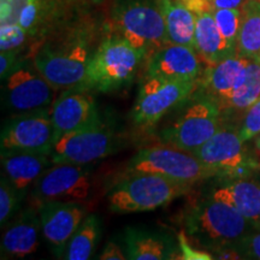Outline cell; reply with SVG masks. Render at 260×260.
<instances>
[{"label":"cell","instance_id":"6da1fadb","mask_svg":"<svg viewBox=\"0 0 260 260\" xmlns=\"http://www.w3.org/2000/svg\"><path fill=\"white\" fill-rule=\"evenodd\" d=\"M184 222L187 234L195 242L216 252L233 248L254 229L235 207L212 195L191 207Z\"/></svg>","mask_w":260,"mask_h":260},{"label":"cell","instance_id":"7a4b0ae2","mask_svg":"<svg viewBox=\"0 0 260 260\" xmlns=\"http://www.w3.org/2000/svg\"><path fill=\"white\" fill-rule=\"evenodd\" d=\"M145 58L121 35L103 40L90 57L88 69L77 88L110 93L121 89L134 80Z\"/></svg>","mask_w":260,"mask_h":260},{"label":"cell","instance_id":"3957f363","mask_svg":"<svg viewBox=\"0 0 260 260\" xmlns=\"http://www.w3.org/2000/svg\"><path fill=\"white\" fill-rule=\"evenodd\" d=\"M195 92L182 103L176 117L161 128V144L191 153L220 129V104L209 94L197 95Z\"/></svg>","mask_w":260,"mask_h":260},{"label":"cell","instance_id":"277c9868","mask_svg":"<svg viewBox=\"0 0 260 260\" xmlns=\"http://www.w3.org/2000/svg\"><path fill=\"white\" fill-rule=\"evenodd\" d=\"M112 27L144 58L169 44L167 25L159 3L152 0H116L111 11Z\"/></svg>","mask_w":260,"mask_h":260},{"label":"cell","instance_id":"5b68a950","mask_svg":"<svg viewBox=\"0 0 260 260\" xmlns=\"http://www.w3.org/2000/svg\"><path fill=\"white\" fill-rule=\"evenodd\" d=\"M190 187L154 174H130L110 189L106 199L115 213L147 212L170 204Z\"/></svg>","mask_w":260,"mask_h":260},{"label":"cell","instance_id":"8992f818","mask_svg":"<svg viewBox=\"0 0 260 260\" xmlns=\"http://www.w3.org/2000/svg\"><path fill=\"white\" fill-rule=\"evenodd\" d=\"M125 174H154L190 186L216 177V174L190 152L164 144L140 149L126 164Z\"/></svg>","mask_w":260,"mask_h":260},{"label":"cell","instance_id":"52a82bcc","mask_svg":"<svg viewBox=\"0 0 260 260\" xmlns=\"http://www.w3.org/2000/svg\"><path fill=\"white\" fill-rule=\"evenodd\" d=\"M198 88V81H178L146 76L132 109L133 122L153 126L169 111L176 109Z\"/></svg>","mask_w":260,"mask_h":260},{"label":"cell","instance_id":"ba28073f","mask_svg":"<svg viewBox=\"0 0 260 260\" xmlns=\"http://www.w3.org/2000/svg\"><path fill=\"white\" fill-rule=\"evenodd\" d=\"M117 145L115 129L100 116L90 124L60 136L54 142L51 157L54 162L86 165L109 157L116 151Z\"/></svg>","mask_w":260,"mask_h":260},{"label":"cell","instance_id":"9c48e42d","mask_svg":"<svg viewBox=\"0 0 260 260\" xmlns=\"http://www.w3.org/2000/svg\"><path fill=\"white\" fill-rule=\"evenodd\" d=\"M243 145L237 130L224 126L191 154L211 169L216 177L246 178L258 164L249 157Z\"/></svg>","mask_w":260,"mask_h":260},{"label":"cell","instance_id":"30bf717a","mask_svg":"<svg viewBox=\"0 0 260 260\" xmlns=\"http://www.w3.org/2000/svg\"><path fill=\"white\" fill-rule=\"evenodd\" d=\"M54 88L34 63L22 60L18 68L3 81L2 102L12 115L50 109Z\"/></svg>","mask_w":260,"mask_h":260},{"label":"cell","instance_id":"8fae6325","mask_svg":"<svg viewBox=\"0 0 260 260\" xmlns=\"http://www.w3.org/2000/svg\"><path fill=\"white\" fill-rule=\"evenodd\" d=\"M56 142L50 109L12 115L3 124V152H39L51 154Z\"/></svg>","mask_w":260,"mask_h":260},{"label":"cell","instance_id":"7c38bea8","mask_svg":"<svg viewBox=\"0 0 260 260\" xmlns=\"http://www.w3.org/2000/svg\"><path fill=\"white\" fill-rule=\"evenodd\" d=\"M90 190L92 168L89 164L56 162L35 182L31 188V198L37 206L47 201L84 203Z\"/></svg>","mask_w":260,"mask_h":260},{"label":"cell","instance_id":"4fadbf2b","mask_svg":"<svg viewBox=\"0 0 260 260\" xmlns=\"http://www.w3.org/2000/svg\"><path fill=\"white\" fill-rule=\"evenodd\" d=\"M92 54L86 42L77 40L63 47L44 46L32 63L56 89L73 88L83 81Z\"/></svg>","mask_w":260,"mask_h":260},{"label":"cell","instance_id":"5bb4252c","mask_svg":"<svg viewBox=\"0 0 260 260\" xmlns=\"http://www.w3.org/2000/svg\"><path fill=\"white\" fill-rule=\"evenodd\" d=\"M37 207L42 237L54 256L61 258L68 242L87 216L86 206L74 201H47Z\"/></svg>","mask_w":260,"mask_h":260},{"label":"cell","instance_id":"9a60e30c","mask_svg":"<svg viewBox=\"0 0 260 260\" xmlns=\"http://www.w3.org/2000/svg\"><path fill=\"white\" fill-rule=\"evenodd\" d=\"M56 141L60 136L90 124L100 117L89 90L77 87L61 93L50 107Z\"/></svg>","mask_w":260,"mask_h":260},{"label":"cell","instance_id":"2e32d148","mask_svg":"<svg viewBox=\"0 0 260 260\" xmlns=\"http://www.w3.org/2000/svg\"><path fill=\"white\" fill-rule=\"evenodd\" d=\"M203 74L200 57L193 47L168 44L149 57L146 76L198 81Z\"/></svg>","mask_w":260,"mask_h":260},{"label":"cell","instance_id":"e0dca14e","mask_svg":"<svg viewBox=\"0 0 260 260\" xmlns=\"http://www.w3.org/2000/svg\"><path fill=\"white\" fill-rule=\"evenodd\" d=\"M2 237V259L24 258L38 249L41 220L38 207L22 211L14 222L6 224Z\"/></svg>","mask_w":260,"mask_h":260},{"label":"cell","instance_id":"ac0fdd59","mask_svg":"<svg viewBox=\"0 0 260 260\" xmlns=\"http://www.w3.org/2000/svg\"><path fill=\"white\" fill-rule=\"evenodd\" d=\"M53 161L51 154L39 152H3L2 175L11 182L15 189L25 198L42 174Z\"/></svg>","mask_w":260,"mask_h":260},{"label":"cell","instance_id":"d6986e66","mask_svg":"<svg viewBox=\"0 0 260 260\" xmlns=\"http://www.w3.org/2000/svg\"><path fill=\"white\" fill-rule=\"evenodd\" d=\"M248 58L233 54L219 63L209 65L201 74V86L204 92L209 94L224 107L228 99L243 82L247 73Z\"/></svg>","mask_w":260,"mask_h":260},{"label":"cell","instance_id":"ffe728a7","mask_svg":"<svg viewBox=\"0 0 260 260\" xmlns=\"http://www.w3.org/2000/svg\"><path fill=\"white\" fill-rule=\"evenodd\" d=\"M123 243L126 259L130 260H167L176 253V243L171 235L146 228H126Z\"/></svg>","mask_w":260,"mask_h":260},{"label":"cell","instance_id":"44dd1931","mask_svg":"<svg viewBox=\"0 0 260 260\" xmlns=\"http://www.w3.org/2000/svg\"><path fill=\"white\" fill-rule=\"evenodd\" d=\"M193 47L200 59L209 65L219 63L226 57L237 53L235 48L224 40L214 21L212 11L197 15Z\"/></svg>","mask_w":260,"mask_h":260},{"label":"cell","instance_id":"7402d4cb","mask_svg":"<svg viewBox=\"0 0 260 260\" xmlns=\"http://www.w3.org/2000/svg\"><path fill=\"white\" fill-rule=\"evenodd\" d=\"M211 195L226 201L253 226L260 229V184L247 178H235L214 189Z\"/></svg>","mask_w":260,"mask_h":260},{"label":"cell","instance_id":"603a6c76","mask_svg":"<svg viewBox=\"0 0 260 260\" xmlns=\"http://www.w3.org/2000/svg\"><path fill=\"white\" fill-rule=\"evenodd\" d=\"M159 5L164 15L169 44L193 47L197 14L182 0H159Z\"/></svg>","mask_w":260,"mask_h":260},{"label":"cell","instance_id":"cb8c5ba5","mask_svg":"<svg viewBox=\"0 0 260 260\" xmlns=\"http://www.w3.org/2000/svg\"><path fill=\"white\" fill-rule=\"evenodd\" d=\"M102 239V220L96 214H87L68 242L61 259L87 260L95 252Z\"/></svg>","mask_w":260,"mask_h":260},{"label":"cell","instance_id":"d4e9b609","mask_svg":"<svg viewBox=\"0 0 260 260\" xmlns=\"http://www.w3.org/2000/svg\"><path fill=\"white\" fill-rule=\"evenodd\" d=\"M241 10L237 54L260 61V0H247Z\"/></svg>","mask_w":260,"mask_h":260},{"label":"cell","instance_id":"484cf974","mask_svg":"<svg viewBox=\"0 0 260 260\" xmlns=\"http://www.w3.org/2000/svg\"><path fill=\"white\" fill-rule=\"evenodd\" d=\"M260 98V61L248 59L247 73L243 82L228 99L224 107L243 111Z\"/></svg>","mask_w":260,"mask_h":260},{"label":"cell","instance_id":"4316f807","mask_svg":"<svg viewBox=\"0 0 260 260\" xmlns=\"http://www.w3.org/2000/svg\"><path fill=\"white\" fill-rule=\"evenodd\" d=\"M212 14L220 34L237 52V38L242 22L241 9H213Z\"/></svg>","mask_w":260,"mask_h":260},{"label":"cell","instance_id":"83f0119b","mask_svg":"<svg viewBox=\"0 0 260 260\" xmlns=\"http://www.w3.org/2000/svg\"><path fill=\"white\" fill-rule=\"evenodd\" d=\"M50 5L47 0H32L22 10L18 18V24L25 29L29 37H34L44 28L48 17Z\"/></svg>","mask_w":260,"mask_h":260},{"label":"cell","instance_id":"f1b7e54d","mask_svg":"<svg viewBox=\"0 0 260 260\" xmlns=\"http://www.w3.org/2000/svg\"><path fill=\"white\" fill-rule=\"evenodd\" d=\"M24 197L18 193L11 182L2 175L0 180V225L5 226L18 212Z\"/></svg>","mask_w":260,"mask_h":260},{"label":"cell","instance_id":"f546056e","mask_svg":"<svg viewBox=\"0 0 260 260\" xmlns=\"http://www.w3.org/2000/svg\"><path fill=\"white\" fill-rule=\"evenodd\" d=\"M29 37L18 23L0 24V51H18Z\"/></svg>","mask_w":260,"mask_h":260},{"label":"cell","instance_id":"4dcf8cb0","mask_svg":"<svg viewBox=\"0 0 260 260\" xmlns=\"http://www.w3.org/2000/svg\"><path fill=\"white\" fill-rule=\"evenodd\" d=\"M237 132L243 142L260 135V98L246 110L242 124Z\"/></svg>","mask_w":260,"mask_h":260},{"label":"cell","instance_id":"1f68e13d","mask_svg":"<svg viewBox=\"0 0 260 260\" xmlns=\"http://www.w3.org/2000/svg\"><path fill=\"white\" fill-rule=\"evenodd\" d=\"M233 249L236 251L240 259L260 260V229H252L233 247Z\"/></svg>","mask_w":260,"mask_h":260},{"label":"cell","instance_id":"d6a6232c","mask_svg":"<svg viewBox=\"0 0 260 260\" xmlns=\"http://www.w3.org/2000/svg\"><path fill=\"white\" fill-rule=\"evenodd\" d=\"M32 0H0V24L18 23L22 10Z\"/></svg>","mask_w":260,"mask_h":260},{"label":"cell","instance_id":"836d02e7","mask_svg":"<svg viewBox=\"0 0 260 260\" xmlns=\"http://www.w3.org/2000/svg\"><path fill=\"white\" fill-rule=\"evenodd\" d=\"M22 59H19L18 51H2L0 53V79L4 81L17 69Z\"/></svg>","mask_w":260,"mask_h":260},{"label":"cell","instance_id":"e575fe53","mask_svg":"<svg viewBox=\"0 0 260 260\" xmlns=\"http://www.w3.org/2000/svg\"><path fill=\"white\" fill-rule=\"evenodd\" d=\"M98 259L102 260H124L126 259L125 252L122 251V248L117 245L116 242L110 241L106 243L105 248L102 252V254L98 256Z\"/></svg>","mask_w":260,"mask_h":260},{"label":"cell","instance_id":"d590c367","mask_svg":"<svg viewBox=\"0 0 260 260\" xmlns=\"http://www.w3.org/2000/svg\"><path fill=\"white\" fill-rule=\"evenodd\" d=\"M247 0H212L213 9H241Z\"/></svg>","mask_w":260,"mask_h":260},{"label":"cell","instance_id":"8d00e7d4","mask_svg":"<svg viewBox=\"0 0 260 260\" xmlns=\"http://www.w3.org/2000/svg\"><path fill=\"white\" fill-rule=\"evenodd\" d=\"M255 146H256V148H258V149H259V152H260V135L256 136V140H255Z\"/></svg>","mask_w":260,"mask_h":260},{"label":"cell","instance_id":"74e56055","mask_svg":"<svg viewBox=\"0 0 260 260\" xmlns=\"http://www.w3.org/2000/svg\"><path fill=\"white\" fill-rule=\"evenodd\" d=\"M90 2H93L94 4H100V3H103L104 0H90Z\"/></svg>","mask_w":260,"mask_h":260}]
</instances>
